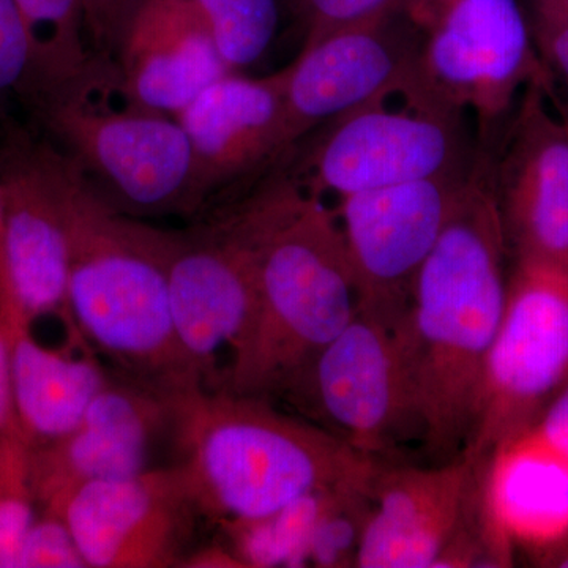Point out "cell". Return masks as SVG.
<instances>
[{
	"label": "cell",
	"mask_w": 568,
	"mask_h": 568,
	"mask_svg": "<svg viewBox=\"0 0 568 568\" xmlns=\"http://www.w3.org/2000/svg\"><path fill=\"white\" fill-rule=\"evenodd\" d=\"M508 254L489 156L478 152L396 324L418 440L435 463L462 455L473 432L481 373L506 308Z\"/></svg>",
	"instance_id": "obj_1"
},
{
	"label": "cell",
	"mask_w": 568,
	"mask_h": 568,
	"mask_svg": "<svg viewBox=\"0 0 568 568\" xmlns=\"http://www.w3.org/2000/svg\"><path fill=\"white\" fill-rule=\"evenodd\" d=\"M65 207L69 306L81 338L118 375L164 396L205 388L174 323V231L112 207L70 155Z\"/></svg>",
	"instance_id": "obj_2"
},
{
	"label": "cell",
	"mask_w": 568,
	"mask_h": 568,
	"mask_svg": "<svg viewBox=\"0 0 568 568\" xmlns=\"http://www.w3.org/2000/svg\"><path fill=\"white\" fill-rule=\"evenodd\" d=\"M183 473L205 519L264 517L310 493L372 488L381 459L271 399L194 388L173 396Z\"/></svg>",
	"instance_id": "obj_3"
},
{
	"label": "cell",
	"mask_w": 568,
	"mask_h": 568,
	"mask_svg": "<svg viewBox=\"0 0 568 568\" xmlns=\"http://www.w3.org/2000/svg\"><path fill=\"white\" fill-rule=\"evenodd\" d=\"M261 205L256 316L222 390L283 399L358 308L338 216L294 175L256 190Z\"/></svg>",
	"instance_id": "obj_4"
},
{
	"label": "cell",
	"mask_w": 568,
	"mask_h": 568,
	"mask_svg": "<svg viewBox=\"0 0 568 568\" xmlns=\"http://www.w3.org/2000/svg\"><path fill=\"white\" fill-rule=\"evenodd\" d=\"M118 84V70L102 59L77 84L41 100L32 114L119 212L197 219L205 201L181 123L126 99L112 106Z\"/></svg>",
	"instance_id": "obj_5"
},
{
	"label": "cell",
	"mask_w": 568,
	"mask_h": 568,
	"mask_svg": "<svg viewBox=\"0 0 568 568\" xmlns=\"http://www.w3.org/2000/svg\"><path fill=\"white\" fill-rule=\"evenodd\" d=\"M469 115L437 95L420 77L325 123L294 175L324 200L465 173L480 148L467 130Z\"/></svg>",
	"instance_id": "obj_6"
},
{
	"label": "cell",
	"mask_w": 568,
	"mask_h": 568,
	"mask_svg": "<svg viewBox=\"0 0 568 568\" xmlns=\"http://www.w3.org/2000/svg\"><path fill=\"white\" fill-rule=\"evenodd\" d=\"M402 11L418 77L474 119L480 151L495 148L529 85H556L518 0H406Z\"/></svg>",
	"instance_id": "obj_7"
},
{
	"label": "cell",
	"mask_w": 568,
	"mask_h": 568,
	"mask_svg": "<svg viewBox=\"0 0 568 568\" xmlns=\"http://www.w3.org/2000/svg\"><path fill=\"white\" fill-rule=\"evenodd\" d=\"M263 219L256 192L174 231L171 305L179 338L204 387L220 390L256 316ZM227 376V373H226ZM226 381V379H224Z\"/></svg>",
	"instance_id": "obj_8"
},
{
	"label": "cell",
	"mask_w": 568,
	"mask_h": 568,
	"mask_svg": "<svg viewBox=\"0 0 568 568\" xmlns=\"http://www.w3.org/2000/svg\"><path fill=\"white\" fill-rule=\"evenodd\" d=\"M67 162L58 142L0 114V286L32 323L58 317L71 346L92 351L69 306Z\"/></svg>",
	"instance_id": "obj_9"
},
{
	"label": "cell",
	"mask_w": 568,
	"mask_h": 568,
	"mask_svg": "<svg viewBox=\"0 0 568 568\" xmlns=\"http://www.w3.org/2000/svg\"><path fill=\"white\" fill-rule=\"evenodd\" d=\"M568 379V276L515 261L463 454L485 459L532 424Z\"/></svg>",
	"instance_id": "obj_10"
},
{
	"label": "cell",
	"mask_w": 568,
	"mask_h": 568,
	"mask_svg": "<svg viewBox=\"0 0 568 568\" xmlns=\"http://www.w3.org/2000/svg\"><path fill=\"white\" fill-rule=\"evenodd\" d=\"M283 402L381 462L418 439L396 325L361 310Z\"/></svg>",
	"instance_id": "obj_11"
},
{
	"label": "cell",
	"mask_w": 568,
	"mask_h": 568,
	"mask_svg": "<svg viewBox=\"0 0 568 568\" xmlns=\"http://www.w3.org/2000/svg\"><path fill=\"white\" fill-rule=\"evenodd\" d=\"M487 153L511 256L568 276V111L556 85H529Z\"/></svg>",
	"instance_id": "obj_12"
},
{
	"label": "cell",
	"mask_w": 568,
	"mask_h": 568,
	"mask_svg": "<svg viewBox=\"0 0 568 568\" xmlns=\"http://www.w3.org/2000/svg\"><path fill=\"white\" fill-rule=\"evenodd\" d=\"M473 170L338 201L335 212L357 291V310L392 325L402 321L418 272L439 241Z\"/></svg>",
	"instance_id": "obj_13"
},
{
	"label": "cell",
	"mask_w": 568,
	"mask_h": 568,
	"mask_svg": "<svg viewBox=\"0 0 568 568\" xmlns=\"http://www.w3.org/2000/svg\"><path fill=\"white\" fill-rule=\"evenodd\" d=\"M51 514L89 568L183 567L207 521L179 463L84 485Z\"/></svg>",
	"instance_id": "obj_14"
},
{
	"label": "cell",
	"mask_w": 568,
	"mask_h": 568,
	"mask_svg": "<svg viewBox=\"0 0 568 568\" xmlns=\"http://www.w3.org/2000/svg\"><path fill=\"white\" fill-rule=\"evenodd\" d=\"M417 58L416 32L403 11L304 43L298 58L284 67L290 148L317 126L416 77Z\"/></svg>",
	"instance_id": "obj_15"
},
{
	"label": "cell",
	"mask_w": 568,
	"mask_h": 568,
	"mask_svg": "<svg viewBox=\"0 0 568 568\" xmlns=\"http://www.w3.org/2000/svg\"><path fill=\"white\" fill-rule=\"evenodd\" d=\"M171 429L173 398L115 373L77 428L29 448V485L37 507L54 511L84 485L149 469L153 444Z\"/></svg>",
	"instance_id": "obj_16"
},
{
	"label": "cell",
	"mask_w": 568,
	"mask_h": 568,
	"mask_svg": "<svg viewBox=\"0 0 568 568\" xmlns=\"http://www.w3.org/2000/svg\"><path fill=\"white\" fill-rule=\"evenodd\" d=\"M485 459L377 470L357 567L433 568L477 506Z\"/></svg>",
	"instance_id": "obj_17"
},
{
	"label": "cell",
	"mask_w": 568,
	"mask_h": 568,
	"mask_svg": "<svg viewBox=\"0 0 568 568\" xmlns=\"http://www.w3.org/2000/svg\"><path fill=\"white\" fill-rule=\"evenodd\" d=\"M192 145L205 209L224 186L290 152L284 69L264 78L227 73L174 115Z\"/></svg>",
	"instance_id": "obj_18"
},
{
	"label": "cell",
	"mask_w": 568,
	"mask_h": 568,
	"mask_svg": "<svg viewBox=\"0 0 568 568\" xmlns=\"http://www.w3.org/2000/svg\"><path fill=\"white\" fill-rule=\"evenodd\" d=\"M115 54L123 97L173 118L231 73L193 0H140Z\"/></svg>",
	"instance_id": "obj_19"
},
{
	"label": "cell",
	"mask_w": 568,
	"mask_h": 568,
	"mask_svg": "<svg viewBox=\"0 0 568 568\" xmlns=\"http://www.w3.org/2000/svg\"><path fill=\"white\" fill-rule=\"evenodd\" d=\"M32 321L0 286V332L6 338L11 398L29 448L77 428L95 396L110 384L99 355L51 349L32 335Z\"/></svg>",
	"instance_id": "obj_20"
},
{
	"label": "cell",
	"mask_w": 568,
	"mask_h": 568,
	"mask_svg": "<svg viewBox=\"0 0 568 568\" xmlns=\"http://www.w3.org/2000/svg\"><path fill=\"white\" fill-rule=\"evenodd\" d=\"M480 506L488 528L523 552L568 536V462L525 432L515 433L485 458Z\"/></svg>",
	"instance_id": "obj_21"
},
{
	"label": "cell",
	"mask_w": 568,
	"mask_h": 568,
	"mask_svg": "<svg viewBox=\"0 0 568 568\" xmlns=\"http://www.w3.org/2000/svg\"><path fill=\"white\" fill-rule=\"evenodd\" d=\"M33 48V88L29 110L47 97L88 77L99 55L91 54L82 0H14Z\"/></svg>",
	"instance_id": "obj_22"
},
{
	"label": "cell",
	"mask_w": 568,
	"mask_h": 568,
	"mask_svg": "<svg viewBox=\"0 0 568 568\" xmlns=\"http://www.w3.org/2000/svg\"><path fill=\"white\" fill-rule=\"evenodd\" d=\"M342 488L310 493L264 517L223 523L227 547L244 568L308 567L317 523Z\"/></svg>",
	"instance_id": "obj_23"
},
{
	"label": "cell",
	"mask_w": 568,
	"mask_h": 568,
	"mask_svg": "<svg viewBox=\"0 0 568 568\" xmlns=\"http://www.w3.org/2000/svg\"><path fill=\"white\" fill-rule=\"evenodd\" d=\"M231 73L263 58L278 31L280 0H193Z\"/></svg>",
	"instance_id": "obj_24"
},
{
	"label": "cell",
	"mask_w": 568,
	"mask_h": 568,
	"mask_svg": "<svg viewBox=\"0 0 568 568\" xmlns=\"http://www.w3.org/2000/svg\"><path fill=\"white\" fill-rule=\"evenodd\" d=\"M39 515L28 458H13L0 467V568H18L26 537Z\"/></svg>",
	"instance_id": "obj_25"
},
{
	"label": "cell",
	"mask_w": 568,
	"mask_h": 568,
	"mask_svg": "<svg viewBox=\"0 0 568 568\" xmlns=\"http://www.w3.org/2000/svg\"><path fill=\"white\" fill-rule=\"evenodd\" d=\"M33 88V48L14 0H0V114L18 100L28 108Z\"/></svg>",
	"instance_id": "obj_26"
},
{
	"label": "cell",
	"mask_w": 568,
	"mask_h": 568,
	"mask_svg": "<svg viewBox=\"0 0 568 568\" xmlns=\"http://www.w3.org/2000/svg\"><path fill=\"white\" fill-rule=\"evenodd\" d=\"M405 3L406 0H298L295 13L304 20L308 43L336 29L395 17Z\"/></svg>",
	"instance_id": "obj_27"
},
{
	"label": "cell",
	"mask_w": 568,
	"mask_h": 568,
	"mask_svg": "<svg viewBox=\"0 0 568 568\" xmlns=\"http://www.w3.org/2000/svg\"><path fill=\"white\" fill-rule=\"evenodd\" d=\"M18 568H89L69 526L59 515H37L24 545Z\"/></svg>",
	"instance_id": "obj_28"
},
{
	"label": "cell",
	"mask_w": 568,
	"mask_h": 568,
	"mask_svg": "<svg viewBox=\"0 0 568 568\" xmlns=\"http://www.w3.org/2000/svg\"><path fill=\"white\" fill-rule=\"evenodd\" d=\"M529 21L545 65L568 91V10L532 7Z\"/></svg>",
	"instance_id": "obj_29"
},
{
	"label": "cell",
	"mask_w": 568,
	"mask_h": 568,
	"mask_svg": "<svg viewBox=\"0 0 568 568\" xmlns=\"http://www.w3.org/2000/svg\"><path fill=\"white\" fill-rule=\"evenodd\" d=\"M140 0H82L85 36L99 58L108 59L118 50L123 29Z\"/></svg>",
	"instance_id": "obj_30"
},
{
	"label": "cell",
	"mask_w": 568,
	"mask_h": 568,
	"mask_svg": "<svg viewBox=\"0 0 568 568\" xmlns=\"http://www.w3.org/2000/svg\"><path fill=\"white\" fill-rule=\"evenodd\" d=\"M521 432L568 462V379L545 406L540 416Z\"/></svg>",
	"instance_id": "obj_31"
},
{
	"label": "cell",
	"mask_w": 568,
	"mask_h": 568,
	"mask_svg": "<svg viewBox=\"0 0 568 568\" xmlns=\"http://www.w3.org/2000/svg\"><path fill=\"white\" fill-rule=\"evenodd\" d=\"M18 439H24V436H22L20 425H18L17 413H14L6 338H3L2 332H0V458H2L7 447Z\"/></svg>",
	"instance_id": "obj_32"
},
{
	"label": "cell",
	"mask_w": 568,
	"mask_h": 568,
	"mask_svg": "<svg viewBox=\"0 0 568 568\" xmlns=\"http://www.w3.org/2000/svg\"><path fill=\"white\" fill-rule=\"evenodd\" d=\"M183 567H201V568H244L241 560L235 558L231 548L226 544L211 545V547L196 548L192 555L183 562Z\"/></svg>",
	"instance_id": "obj_33"
},
{
	"label": "cell",
	"mask_w": 568,
	"mask_h": 568,
	"mask_svg": "<svg viewBox=\"0 0 568 568\" xmlns=\"http://www.w3.org/2000/svg\"><path fill=\"white\" fill-rule=\"evenodd\" d=\"M529 562L544 568H568V536L547 547L526 552Z\"/></svg>",
	"instance_id": "obj_34"
},
{
	"label": "cell",
	"mask_w": 568,
	"mask_h": 568,
	"mask_svg": "<svg viewBox=\"0 0 568 568\" xmlns=\"http://www.w3.org/2000/svg\"><path fill=\"white\" fill-rule=\"evenodd\" d=\"M532 7L568 10V0H532Z\"/></svg>",
	"instance_id": "obj_35"
},
{
	"label": "cell",
	"mask_w": 568,
	"mask_h": 568,
	"mask_svg": "<svg viewBox=\"0 0 568 568\" xmlns=\"http://www.w3.org/2000/svg\"><path fill=\"white\" fill-rule=\"evenodd\" d=\"M284 3H286L287 7H291L294 11L297 10V3L298 0H283Z\"/></svg>",
	"instance_id": "obj_36"
}]
</instances>
